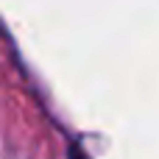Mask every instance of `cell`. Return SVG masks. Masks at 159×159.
Returning <instances> with one entry per match:
<instances>
[{
    "label": "cell",
    "instance_id": "cell-1",
    "mask_svg": "<svg viewBox=\"0 0 159 159\" xmlns=\"http://www.w3.org/2000/svg\"><path fill=\"white\" fill-rule=\"evenodd\" d=\"M70 159H89V157L81 151V145H73V148H70Z\"/></svg>",
    "mask_w": 159,
    "mask_h": 159
}]
</instances>
